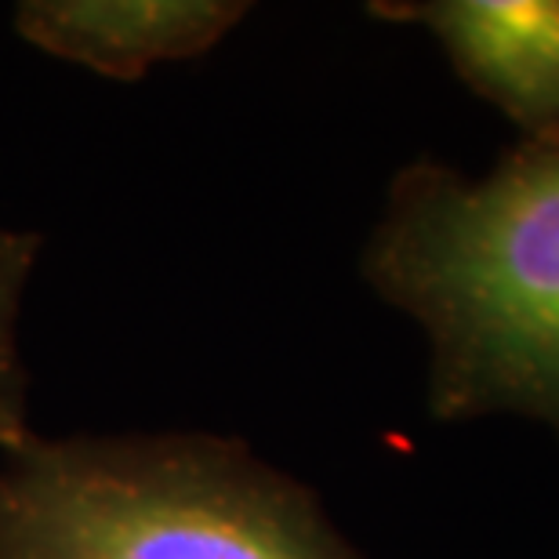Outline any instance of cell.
Instances as JSON below:
<instances>
[{
  "label": "cell",
  "mask_w": 559,
  "mask_h": 559,
  "mask_svg": "<svg viewBox=\"0 0 559 559\" xmlns=\"http://www.w3.org/2000/svg\"><path fill=\"white\" fill-rule=\"evenodd\" d=\"M367 11L429 33L523 145H559V0H382Z\"/></svg>",
  "instance_id": "3"
},
{
  "label": "cell",
  "mask_w": 559,
  "mask_h": 559,
  "mask_svg": "<svg viewBox=\"0 0 559 559\" xmlns=\"http://www.w3.org/2000/svg\"><path fill=\"white\" fill-rule=\"evenodd\" d=\"M0 559H367L317 490L215 432H33L0 454Z\"/></svg>",
  "instance_id": "2"
},
{
  "label": "cell",
  "mask_w": 559,
  "mask_h": 559,
  "mask_svg": "<svg viewBox=\"0 0 559 559\" xmlns=\"http://www.w3.org/2000/svg\"><path fill=\"white\" fill-rule=\"evenodd\" d=\"M360 270L425 334L436 421L527 418L559 440V145L516 142L487 175L400 167Z\"/></svg>",
  "instance_id": "1"
},
{
  "label": "cell",
  "mask_w": 559,
  "mask_h": 559,
  "mask_svg": "<svg viewBox=\"0 0 559 559\" xmlns=\"http://www.w3.org/2000/svg\"><path fill=\"white\" fill-rule=\"evenodd\" d=\"M248 11L240 0H29L11 22L44 55L109 81H142L156 62L207 55Z\"/></svg>",
  "instance_id": "4"
},
{
  "label": "cell",
  "mask_w": 559,
  "mask_h": 559,
  "mask_svg": "<svg viewBox=\"0 0 559 559\" xmlns=\"http://www.w3.org/2000/svg\"><path fill=\"white\" fill-rule=\"evenodd\" d=\"M37 254V233L0 226V454L15 451L33 436L29 374L19 353V312Z\"/></svg>",
  "instance_id": "5"
}]
</instances>
